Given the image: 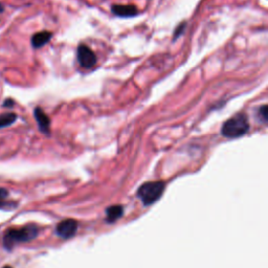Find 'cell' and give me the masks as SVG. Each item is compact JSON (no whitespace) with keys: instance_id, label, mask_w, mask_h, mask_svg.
<instances>
[{"instance_id":"5b68a950","label":"cell","mask_w":268,"mask_h":268,"mask_svg":"<svg viewBox=\"0 0 268 268\" xmlns=\"http://www.w3.org/2000/svg\"><path fill=\"white\" fill-rule=\"evenodd\" d=\"M76 229H78V224H76L74 220L67 219L57 225L56 232L57 235L60 236L61 238L68 239L71 238L76 233Z\"/></svg>"},{"instance_id":"6da1fadb","label":"cell","mask_w":268,"mask_h":268,"mask_svg":"<svg viewBox=\"0 0 268 268\" xmlns=\"http://www.w3.org/2000/svg\"><path fill=\"white\" fill-rule=\"evenodd\" d=\"M38 235V228L35 225H26L20 228H9L3 236V244L11 250L17 243L33 240Z\"/></svg>"},{"instance_id":"8fae6325","label":"cell","mask_w":268,"mask_h":268,"mask_svg":"<svg viewBox=\"0 0 268 268\" xmlns=\"http://www.w3.org/2000/svg\"><path fill=\"white\" fill-rule=\"evenodd\" d=\"M258 117L260 118V120L263 123H266L268 120V106L267 105H263L262 107H260V109L258 110Z\"/></svg>"},{"instance_id":"5bb4252c","label":"cell","mask_w":268,"mask_h":268,"mask_svg":"<svg viewBox=\"0 0 268 268\" xmlns=\"http://www.w3.org/2000/svg\"><path fill=\"white\" fill-rule=\"evenodd\" d=\"M12 204L8 203V201H5L3 198H0V208H8Z\"/></svg>"},{"instance_id":"7c38bea8","label":"cell","mask_w":268,"mask_h":268,"mask_svg":"<svg viewBox=\"0 0 268 268\" xmlns=\"http://www.w3.org/2000/svg\"><path fill=\"white\" fill-rule=\"evenodd\" d=\"M185 28H186V23H185V22H184V23H180V24L176 27V30H175V32H174V36H173L174 40L177 39V38H178L180 35H183V33L185 32Z\"/></svg>"},{"instance_id":"9c48e42d","label":"cell","mask_w":268,"mask_h":268,"mask_svg":"<svg viewBox=\"0 0 268 268\" xmlns=\"http://www.w3.org/2000/svg\"><path fill=\"white\" fill-rule=\"evenodd\" d=\"M17 114L14 112H5L0 114V129L13 125L17 121Z\"/></svg>"},{"instance_id":"52a82bcc","label":"cell","mask_w":268,"mask_h":268,"mask_svg":"<svg viewBox=\"0 0 268 268\" xmlns=\"http://www.w3.org/2000/svg\"><path fill=\"white\" fill-rule=\"evenodd\" d=\"M34 117L38 124L40 131L44 134H50V126H51V120L46 116V113L40 107H36L34 110Z\"/></svg>"},{"instance_id":"9a60e30c","label":"cell","mask_w":268,"mask_h":268,"mask_svg":"<svg viewBox=\"0 0 268 268\" xmlns=\"http://www.w3.org/2000/svg\"><path fill=\"white\" fill-rule=\"evenodd\" d=\"M7 195H8L7 191L5 189H3V188H0V198L4 199L5 197H7Z\"/></svg>"},{"instance_id":"2e32d148","label":"cell","mask_w":268,"mask_h":268,"mask_svg":"<svg viewBox=\"0 0 268 268\" xmlns=\"http://www.w3.org/2000/svg\"><path fill=\"white\" fill-rule=\"evenodd\" d=\"M3 12H4V6L1 3H0V14L3 13Z\"/></svg>"},{"instance_id":"3957f363","label":"cell","mask_w":268,"mask_h":268,"mask_svg":"<svg viewBox=\"0 0 268 268\" xmlns=\"http://www.w3.org/2000/svg\"><path fill=\"white\" fill-rule=\"evenodd\" d=\"M165 190V184L162 181H151L146 183L138 189V197L146 205L154 203L161 196Z\"/></svg>"},{"instance_id":"8992f818","label":"cell","mask_w":268,"mask_h":268,"mask_svg":"<svg viewBox=\"0 0 268 268\" xmlns=\"http://www.w3.org/2000/svg\"><path fill=\"white\" fill-rule=\"evenodd\" d=\"M111 12L113 15H116L121 18H129V17H134L138 14V9L135 5L132 4H114L111 6Z\"/></svg>"},{"instance_id":"e0dca14e","label":"cell","mask_w":268,"mask_h":268,"mask_svg":"<svg viewBox=\"0 0 268 268\" xmlns=\"http://www.w3.org/2000/svg\"><path fill=\"white\" fill-rule=\"evenodd\" d=\"M3 268H13L12 266H9V265H6V266H4Z\"/></svg>"},{"instance_id":"7a4b0ae2","label":"cell","mask_w":268,"mask_h":268,"mask_svg":"<svg viewBox=\"0 0 268 268\" xmlns=\"http://www.w3.org/2000/svg\"><path fill=\"white\" fill-rule=\"evenodd\" d=\"M250 129V124L245 113H238L235 117L228 119L223 124L221 133L227 138H238L243 136Z\"/></svg>"},{"instance_id":"4fadbf2b","label":"cell","mask_w":268,"mask_h":268,"mask_svg":"<svg viewBox=\"0 0 268 268\" xmlns=\"http://www.w3.org/2000/svg\"><path fill=\"white\" fill-rule=\"evenodd\" d=\"M15 106V102L13 99H6L3 102V107H7V108H12Z\"/></svg>"},{"instance_id":"ba28073f","label":"cell","mask_w":268,"mask_h":268,"mask_svg":"<svg viewBox=\"0 0 268 268\" xmlns=\"http://www.w3.org/2000/svg\"><path fill=\"white\" fill-rule=\"evenodd\" d=\"M51 38H52V33L47 31L37 33L32 37V41H31L32 46L34 47V49H40V47L44 46L46 43H49Z\"/></svg>"},{"instance_id":"30bf717a","label":"cell","mask_w":268,"mask_h":268,"mask_svg":"<svg viewBox=\"0 0 268 268\" xmlns=\"http://www.w3.org/2000/svg\"><path fill=\"white\" fill-rule=\"evenodd\" d=\"M122 215H123V207L120 205H114L107 209V218L108 221L110 222L116 221V220L119 219Z\"/></svg>"},{"instance_id":"277c9868","label":"cell","mask_w":268,"mask_h":268,"mask_svg":"<svg viewBox=\"0 0 268 268\" xmlns=\"http://www.w3.org/2000/svg\"><path fill=\"white\" fill-rule=\"evenodd\" d=\"M78 60L82 67H84L86 69H89L97 64L98 58L94 52L90 50L87 45L81 44L78 47Z\"/></svg>"}]
</instances>
